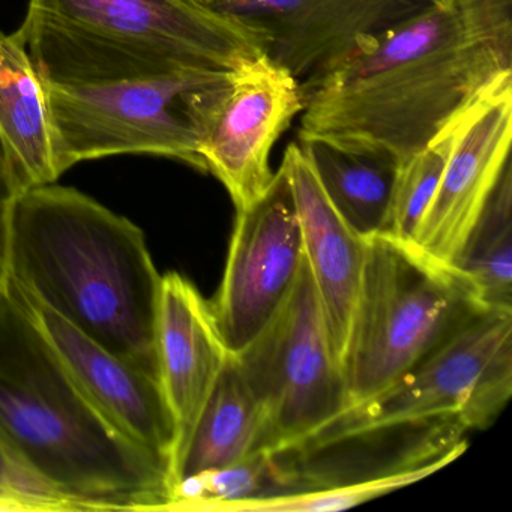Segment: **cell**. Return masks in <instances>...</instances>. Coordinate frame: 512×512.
<instances>
[{
  "instance_id": "cell-4",
  "label": "cell",
  "mask_w": 512,
  "mask_h": 512,
  "mask_svg": "<svg viewBox=\"0 0 512 512\" xmlns=\"http://www.w3.org/2000/svg\"><path fill=\"white\" fill-rule=\"evenodd\" d=\"M19 31L62 85L233 71L266 53L262 31L197 0H29Z\"/></svg>"
},
{
  "instance_id": "cell-8",
  "label": "cell",
  "mask_w": 512,
  "mask_h": 512,
  "mask_svg": "<svg viewBox=\"0 0 512 512\" xmlns=\"http://www.w3.org/2000/svg\"><path fill=\"white\" fill-rule=\"evenodd\" d=\"M233 356L265 410L274 452L307 439L349 407L346 383L305 257L280 310Z\"/></svg>"
},
{
  "instance_id": "cell-18",
  "label": "cell",
  "mask_w": 512,
  "mask_h": 512,
  "mask_svg": "<svg viewBox=\"0 0 512 512\" xmlns=\"http://www.w3.org/2000/svg\"><path fill=\"white\" fill-rule=\"evenodd\" d=\"M274 451L265 410L242 376L235 356L230 355L176 463L173 488L185 479Z\"/></svg>"
},
{
  "instance_id": "cell-3",
  "label": "cell",
  "mask_w": 512,
  "mask_h": 512,
  "mask_svg": "<svg viewBox=\"0 0 512 512\" xmlns=\"http://www.w3.org/2000/svg\"><path fill=\"white\" fill-rule=\"evenodd\" d=\"M8 280L158 379L161 275L127 218L55 182L22 191L11 209Z\"/></svg>"
},
{
  "instance_id": "cell-13",
  "label": "cell",
  "mask_w": 512,
  "mask_h": 512,
  "mask_svg": "<svg viewBox=\"0 0 512 512\" xmlns=\"http://www.w3.org/2000/svg\"><path fill=\"white\" fill-rule=\"evenodd\" d=\"M511 140L512 77L464 113L439 187L410 245L454 268L494 188L511 166Z\"/></svg>"
},
{
  "instance_id": "cell-14",
  "label": "cell",
  "mask_w": 512,
  "mask_h": 512,
  "mask_svg": "<svg viewBox=\"0 0 512 512\" xmlns=\"http://www.w3.org/2000/svg\"><path fill=\"white\" fill-rule=\"evenodd\" d=\"M11 284L83 391L119 430L172 472L176 427L160 380L113 355Z\"/></svg>"
},
{
  "instance_id": "cell-12",
  "label": "cell",
  "mask_w": 512,
  "mask_h": 512,
  "mask_svg": "<svg viewBox=\"0 0 512 512\" xmlns=\"http://www.w3.org/2000/svg\"><path fill=\"white\" fill-rule=\"evenodd\" d=\"M266 37V53L299 80L325 70L400 23L454 0H197Z\"/></svg>"
},
{
  "instance_id": "cell-10",
  "label": "cell",
  "mask_w": 512,
  "mask_h": 512,
  "mask_svg": "<svg viewBox=\"0 0 512 512\" xmlns=\"http://www.w3.org/2000/svg\"><path fill=\"white\" fill-rule=\"evenodd\" d=\"M304 263L301 226L284 170L239 209L223 281L211 302L232 355L248 346L292 292Z\"/></svg>"
},
{
  "instance_id": "cell-11",
  "label": "cell",
  "mask_w": 512,
  "mask_h": 512,
  "mask_svg": "<svg viewBox=\"0 0 512 512\" xmlns=\"http://www.w3.org/2000/svg\"><path fill=\"white\" fill-rule=\"evenodd\" d=\"M467 431L460 419L434 418L298 443L271 454V496L362 484L401 473L431 475L466 451Z\"/></svg>"
},
{
  "instance_id": "cell-20",
  "label": "cell",
  "mask_w": 512,
  "mask_h": 512,
  "mask_svg": "<svg viewBox=\"0 0 512 512\" xmlns=\"http://www.w3.org/2000/svg\"><path fill=\"white\" fill-rule=\"evenodd\" d=\"M454 268L488 310L512 311V172L506 167Z\"/></svg>"
},
{
  "instance_id": "cell-21",
  "label": "cell",
  "mask_w": 512,
  "mask_h": 512,
  "mask_svg": "<svg viewBox=\"0 0 512 512\" xmlns=\"http://www.w3.org/2000/svg\"><path fill=\"white\" fill-rule=\"evenodd\" d=\"M461 118L445 128L424 149L398 164L385 235L404 244H412L439 187Z\"/></svg>"
},
{
  "instance_id": "cell-22",
  "label": "cell",
  "mask_w": 512,
  "mask_h": 512,
  "mask_svg": "<svg viewBox=\"0 0 512 512\" xmlns=\"http://www.w3.org/2000/svg\"><path fill=\"white\" fill-rule=\"evenodd\" d=\"M427 473L412 472L362 484L343 487L322 488V490L299 491V493L278 494L262 499L242 500L223 506L220 512H323L341 511L376 499L389 491L406 487L413 482L427 478Z\"/></svg>"
},
{
  "instance_id": "cell-7",
  "label": "cell",
  "mask_w": 512,
  "mask_h": 512,
  "mask_svg": "<svg viewBox=\"0 0 512 512\" xmlns=\"http://www.w3.org/2000/svg\"><path fill=\"white\" fill-rule=\"evenodd\" d=\"M511 392L512 311L487 310L394 385L347 407L298 443L434 418L460 419L467 430H482Z\"/></svg>"
},
{
  "instance_id": "cell-17",
  "label": "cell",
  "mask_w": 512,
  "mask_h": 512,
  "mask_svg": "<svg viewBox=\"0 0 512 512\" xmlns=\"http://www.w3.org/2000/svg\"><path fill=\"white\" fill-rule=\"evenodd\" d=\"M0 143L20 193L58 181L46 85L20 31L0 32Z\"/></svg>"
},
{
  "instance_id": "cell-23",
  "label": "cell",
  "mask_w": 512,
  "mask_h": 512,
  "mask_svg": "<svg viewBox=\"0 0 512 512\" xmlns=\"http://www.w3.org/2000/svg\"><path fill=\"white\" fill-rule=\"evenodd\" d=\"M0 509L11 511H67L64 503L32 478L0 439Z\"/></svg>"
},
{
  "instance_id": "cell-2",
  "label": "cell",
  "mask_w": 512,
  "mask_h": 512,
  "mask_svg": "<svg viewBox=\"0 0 512 512\" xmlns=\"http://www.w3.org/2000/svg\"><path fill=\"white\" fill-rule=\"evenodd\" d=\"M0 439L67 511L172 508L169 466L83 391L8 278L0 295Z\"/></svg>"
},
{
  "instance_id": "cell-6",
  "label": "cell",
  "mask_w": 512,
  "mask_h": 512,
  "mask_svg": "<svg viewBox=\"0 0 512 512\" xmlns=\"http://www.w3.org/2000/svg\"><path fill=\"white\" fill-rule=\"evenodd\" d=\"M230 71L62 85L44 82L58 175L82 161L148 154L206 172L200 157V107L209 86Z\"/></svg>"
},
{
  "instance_id": "cell-9",
  "label": "cell",
  "mask_w": 512,
  "mask_h": 512,
  "mask_svg": "<svg viewBox=\"0 0 512 512\" xmlns=\"http://www.w3.org/2000/svg\"><path fill=\"white\" fill-rule=\"evenodd\" d=\"M304 109L301 80L268 53L209 86L200 107L199 152L236 211L259 200L274 179L272 148Z\"/></svg>"
},
{
  "instance_id": "cell-5",
  "label": "cell",
  "mask_w": 512,
  "mask_h": 512,
  "mask_svg": "<svg viewBox=\"0 0 512 512\" xmlns=\"http://www.w3.org/2000/svg\"><path fill=\"white\" fill-rule=\"evenodd\" d=\"M487 310L457 269L385 233L368 238L341 361L349 407L394 385Z\"/></svg>"
},
{
  "instance_id": "cell-24",
  "label": "cell",
  "mask_w": 512,
  "mask_h": 512,
  "mask_svg": "<svg viewBox=\"0 0 512 512\" xmlns=\"http://www.w3.org/2000/svg\"><path fill=\"white\" fill-rule=\"evenodd\" d=\"M19 194L20 190L11 173L4 146L0 143V295L7 286L11 209Z\"/></svg>"
},
{
  "instance_id": "cell-1",
  "label": "cell",
  "mask_w": 512,
  "mask_h": 512,
  "mask_svg": "<svg viewBox=\"0 0 512 512\" xmlns=\"http://www.w3.org/2000/svg\"><path fill=\"white\" fill-rule=\"evenodd\" d=\"M511 77L512 0H454L302 80L299 142L401 164Z\"/></svg>"
},
{
  "instance_id": "cell-16",
  "label": "cell",
  "mask_w": 512,
  "mask_h": 512,
  "mask_svg": "<svg viewBox=\"0 0 512 512\" xmlns=\"http://www.w3.org/2000/svg\"><path fill=\"white\" fill-rule=\"evenodd\" d=\"M280 167L289 181L301 226L304 257L322 302L332 352L341 370L367 259L368 239L338 214L299 143L287 148Z\"/></svg>"
},
{
  "instance_id": "cell-19",
  "label": "cell",
  "mask_w": 512,
  "mask_h": 512,
  "mask_svg": "<svg viewBox=\"0 0 512 512\" xmlns=\"http://www.w3.org/2000/svg\"><path fill=\"white\" fill-rule=\"evenodd\" d=\"M338 214L365 239L386 233L398 164L319 140L299 142Z\"/></svg>"
},
{
  "instance_id": "cell-15",
  "label": "cell",
  "mask_w": 512,
  "mask_h": 512,
  "mask_svg": "<svg viewBox=\"0 0 512 512\" xmlns=\"http://www.w3.org/2000/svg\"><path fill=\"white\" fill-rule=\"evenodd\" d=\"M155 340L158 379L176 427L173 476L232 353L224 343L211 302L176 272L161 277Z\"/></svg>"
}]
</instances>
